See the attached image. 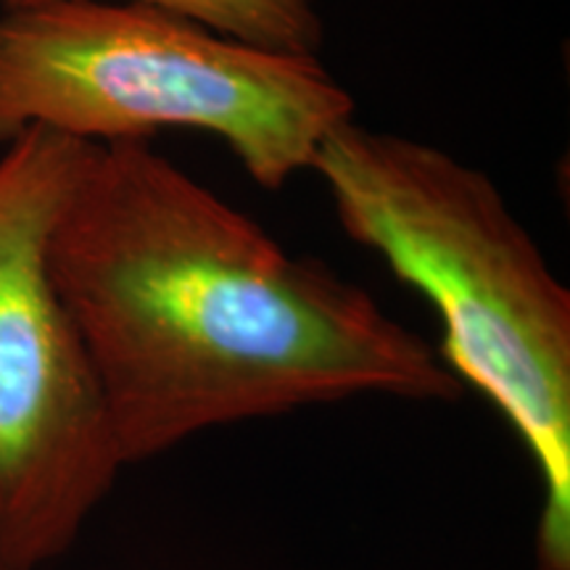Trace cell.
<instances>
[{
	"label": "cell",
	"mask_w": 570,
	"mask_h": 570,
	"mask_svg": "<svg viewBox=\"0 0 570 570\" xmlns=\"http://www.w3.org/2000/svg\"><path fill=\"white\" fill-rule=\"evenodd\" d=\"M122 465L212 428L383 394L454 402L436 348L156 151L96 146L48 240Z\"/></svg>",
	"instance_id": "1"
},
{
	"label": "cell",
	"mask_w": 570,
	"mask_h": 570,
	"mask_svg": "<svg viewBox=\"0 0 570 570\" xmlns=\"http://www.w3.org/2000/svg\"><path fill=\"white\" fill-rule=\"evenodd\" d=\"M312 173L348 238L439 312L441 362L529 449L537 570H570V291L491 177L439 146L348 119L320 142Z\"/></svg>",
	"instance_id": "2"
},
{
	"label": "cell",
	"mask_w": 570,
	"mask_h": 570,
	"mask_svg": "<svg viewBox=\"0 0 570 570\" xmlns=\"http://www.w3.org/2000/svg\"><path fill=\"white\" fill-rule=\"evenodd\" d=\"M354 98L317 56L225 38L142 3L51 0L0 13V146L30 127L111 146L202 130L281 190Z\"/></svg>",
	"instance_id": "3"
},
{
	"label": "cell",
	"mask_w": 570,
	"mask_h": 570,
	"mask_svg": "<svg viewBox=\"0 0 570 570\" xmlns=\"http://www.w3.org/2000/svg\"><path fill=\"white\" fill-rule=\"evenodd\" d=\"M96 142L30 127L0 156V570L63 558L122 473L48 240Z\"/></svg>",
	"instance_id": "4"
},
{
	"label": "cell",
	"mask_w": 570,
	"mask_h": 570,
	"mask_svg": "<svg viewBox=\"0 0 570 570\" xmlns=\"http://www.w3.org/2000/svg\"><path fill=\"white\" fill-rule=\"evenodd\" d=\"M51 0H0L3 11L32 9ZM183 17L225 38L277 53L317 56L325 40L312 0H130Z\"/></svg>",
	"instance_id": "5"
}]
</instances>
